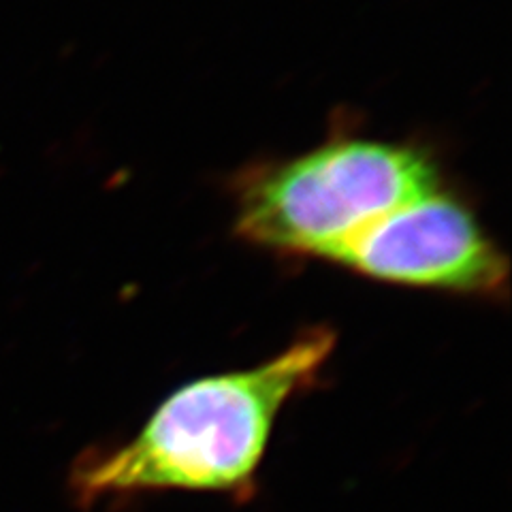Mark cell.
<instances>
[{"instance_id": "2", "label": "cell", "mask_w": 512, "mask_h": 512, "mask_svg": "<svg viewBox=\"0 0 512 512\" xmlns=\"http://www.w3.org/2000/svg\"><path fill=\"white\" fill-rule=\"evenodd\" d=\"M440 184L442 169L425 148L342 135L246 171L233 222L254 246L333 263L367 227Z\"/></svg>"}, {"instance_id": "1", "label": "cell", "mask_w": 512, "mask_h": 512, "mask_svg": "<svg viewBox=\"0 0 512 512\" xmlns=\"http://www.w3.org/2000/svg\"><path fill=\"white\" fill-rule=\"evenodd\" d=\"M333 348L335 333L314 327L248 370L184 384L135 438L77 463L75 495L94 504L169 489L248 491L282 408L318 380Z\"/></svg>"}, {"instance_id": "3", "label": "cell", "mask_w": 512, "mask_h": 512, "mask_svg": "<svg viewBox=\"0 0 512 512\" xmlns=\"http://www.w3.org/2000/svg\"><path fill=\"white\" fill-rule=\"evenodd\" d=\"M359 276L397 286L500 299L508 259L453 188L406 201L359 233L333 259Z\"/></svg>"}]
</instances>
